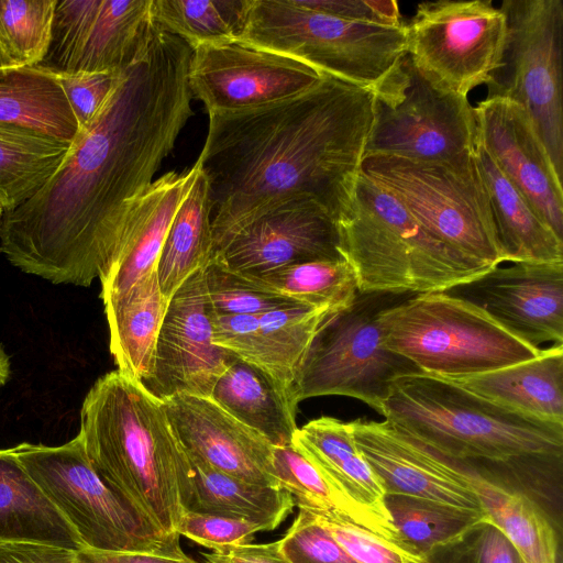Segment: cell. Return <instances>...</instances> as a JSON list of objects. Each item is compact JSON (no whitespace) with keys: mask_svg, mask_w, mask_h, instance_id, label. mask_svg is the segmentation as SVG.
<instances>
[{"mask_svg":"<svg viewBox=\"0 0 563 563\" xmlns=\"http://www.w3.org/2000/svg\"><path fill=\"white\" fill-rule=\"evenodd\" d=\"M353 438L386 495H406L484 511L467 482L443 455L387 421L350 422Z\"/></svg>","mask_w":563,"mask_h":563,"instance_id":"ffe728a7","label":"cell"},{"mask_svg":"<svg viewBox=\"0 0 563 563\" xmlns=\"http://www.w3.org/2000/svg\"><path fill=\"white\" fill-rule=\"evenodd\" d=\"M478 141L504 175L563 240V186L540 139L517 103L486 98L474 107Z\"/></svg>","mask_w":563,"mask_h":563,"instance_id":"44dd1931","label":"cell"},{"mask_svg":"<svg viewBox=\"0 0 563 563\" xmlns=\"http://www.w3.org/2000/svg\"><path fill=\"white\" fill-rule=\"evenodd\" d=\"M4 209H3V206L0 203V219L2 217V213H3ZM1 252V251H0Z\"/></svg>","mask_w":563,"mask_h":563,"instance_id":"db71d44e","label":"cell"},{"mask_svg":"<svg viewBox=\"0 0 563 563\" xmlns=\"http://www.w3.org/2000/svg\"><path fill=\"white\" fill-rule=\"evenodd\" d=\"M299 511L279 541L282 553L290 563H357L306 508Z\"/></svg>","mask_w":563,"mask_h":563,"instance_id":"b9f144b4","label":"cell"},{"mask_svg":"<svg viewBox=\"0 0 563 563\" xmlns=\"http://www.w3.org/2000/svg\"><path fill=\"white\" fill-rule=\"evenodd\" d=\"M340 310L292 306L261 314H214L213 342L289 389L320 327Z\"/></svg>","mask_w":563,"mask_h":563,"instance_id":"603a6c76","label":"cell"},{"mask_svg":"<svg viewBox=\"0 0 563 563\" xmlns=\"http://www.w3.org/2000/svg\"><path fill=\"white\" fill-rule=\"evenodd\" d=\"M210 398L274 448L292 444L298 405L289 389L255 365L233 355Z\"/></svg>","mask_w":563,"mask_h":563,"instance_id":"f1b7e54d","label":"cell"},{"mask_svg":"<svg viewBox=\"0 0 563 563\" xmlns=\"http://www.w3.org/2000/svg\"><path fill=\"white\" fill-rule=\"evenodd\" d=\"M152 0H57L48 51L51 73L122 71L143 53L155 30Z\"/></svg>","mask_w":563,"mask_h":563,"instance_id":"5bb4252c","label":"cell"},{"mask_svg":"<svg viewBox=\"0 0 563 563\" xmlns=\"http://www.w3.org/2000/svg\"><path fill=\"white\" fill-rule=\"evenodd\" d=\"M192 49L156 32L122 70L55 173L0 219V251L24 273L89 287L113 266L133 212L192 115Z\"/></svg>","mask_w":563,"mask_h":563,"instance_id":"6da1fadb","label":"cell"},{"mask_svg":"<svg viewBox=\"0 0 563 563\" xmlns=\"http://www.w3.org/2000/svg\"><path fill=\"white\" fill-rule=\"evenodd\" d=\"M207 297L214 314H261L301 303L256 285L211 258L205 266ZM305 306V305H302Z\"/></svg>","mask_w":563,"mask_h":563,"instance_id":"f35d334b","label":"cell"},{"mask_svg":"<svg viewBox=\"0 0 563 563\" xmlns=\"http://www.w3.org/2000/svg\"><path fill=\"white\" fill-rule=\"evenodd\" d=\"M0 563H77V551L47 544L8 543L0 545Z\"/></svg>","mask_w":563,"mask_h":563,"instance_id":"681fc988","label":"cell"},{"mask_svg":"<svg viewBox=\"0 0 563 563\" xmlns=\"http://www.w3.org/2000/svg\"><path fill=\"white\" fill-rule=\"evenodd\" d=\"M249 0H152L156 32L174 35L192 51L239 38Z\"/></svg>","mask_w":563,"mask_h":563,"instance_id":"d590c367","label":"cell"},{"mask_svg":"<svg viewBox=\"0 0 563 563\" xmlns=\"http://www.w3.org/2000/svg\"><path fill=\"white\" fill-rule=\"evenodd\" d=\"M0 123L70 143L79 133L55 74L40 66L0 68Z\"/></svg>","mask_w":563,"mask_h":563,"instance_id":"4dcf8cb0","label":"cell"},{"mask_svg":"<svg viewBox=\"0 0 563 563\" xmlns=\"http://www.w3.org/2000/svg\"><path fill=\"white\" fill-rule=\"evenodd\" d=\"M444 457L471 486L489 521L508 539L523 563H559V538L542 505L467 461Z\"/></svg>","mask_w":563,"mask_h":563,"instance_id":"484cf974","label":"cell"},{"mask_svg":"<svg viewBox=\"0 0 563 563\" xmlns=\"http://www.w3.org/2000/svg\"><path fill=\"white\" fill-rule=\"evenodd\" d=\"M122 71L53 73L60 84L79 125L86 128L102 108Z\"/></svg>","mask_w":563,"mask_h":563,"instance_id":"ee69618b","label":"cell"},{"mask_svg":"<svg viewBox=\"0 0 563 563\" xmlns=\"http://www.w3.org/2000/svg\"><path fill=\"white\" fill-rule=\"evenodd\" d=\"M233 354L213 342L205 267L170 298L159 330L152 376L143 384L157 397H211Z\"/></svg>","mask_w":563,"mask_h":563,"instance_id":"2e32d148","label":"cell"},{"mask_svg":"<svg viewBox=\"0 0 563 563\" xmlns=\"http://www.w3.org/2000/svg\"><path fill=\"white\" fill-rule=\"evenodd\" d=\"M201 555L206 563H290L282 553L279 541L229 547Z\"/></svg>","mask_w":563,"mask_h":563,"instance_id":"c3c4849f","label":"cell"},{"mask_svg":"<svg viewBox=\"0 0 563 563\" xmlns=\"http://www.w3.org/2000/svg\"><path fill=\"white\" fill-rule=\"evenodd\" d=\"M163 401L187 453L241 481L278 487L274 446L263 435L210 397L178 394Z\"/></svg>","mask_w":563,"mask_h":563,"instance_id":"7402d4cb","label":"cell"},{"mask_svg":"<svg viewBox=\"0 0 563 563\" xmlns=\"http://www.w3.org/2000/svg\"><path fill=\"white\" fill-rule=\"evenodd\" d=\"M321 76L306 63L240 38L194 49L188 74L192 97L208 113L279 101L311 88Z\"/></svg>","mask_w":563,"mask_h":563,"instance_id":"9a60e30c","label":"cell"},{"mask_svg":"<svg viewBox=\"0 0 563 563\" xmlns=\"http://www.w3.org/2000/svg\"><path fill=\"white\" fill-rule=\"evenodd\" d=\"M336 225L358 292L445 291L493 268L439 241L362 172Z\"/></svg>","mask_w":563,"mask_h":563,"instance_id":"5b68a950","label":"cell"},{"mask_svg":"<svg viewBox=\"0 0 563 563\" xmlns=\"http://www.w3.org/2000/svg\"><path fill=\"white\" fill-rule=\"evenodd\" d=\"M71 143L0 123V203L10 210L55 173Z\"/></svg>","mask_w":563,"mask_h":563,"instance_id":"e575fe53","label":"cell"},{"mask_svg":"<svg viewBox=\"0 0 563 563\" xmlns=\"http://www.w3.org/2000/svg\"><path fill=\"white\" fill-rule=\"evenodd\" d=\"M308 510L357 563H409L424 559L356 525L338 511Z\"/></svg>","mask_w":563,"mask_h":563,"instance_id":"ab89813d","label":"cell"},{"mask_svg":"<svg viewBox=\"0 0 563 563\" xmlns=\"http://www.w3.org/2000/svg\"><path fill=\"white\" fill-rule=\"evenodd\" d=\"M197 172H168L155 179L136 201L118 257L100 280L103 305L118 299L156 269L167 231Z\"/></svg>","mask_w":563,"mask_h":563,"instance_id":"cb8c5ba5","label":"cell"},{"mask_svg":"<svg viewBox=\"0 0 563 563\" xmlns=\"http://www.w3.org/2000/svg\"><path fill=\"white\" fill-rule=\"evenodd\" d=\"M374 97V123L365 156L441 161L474 152L478 126L468 98L431 82L408 55Z\"/></svg>","mask_w":563,"mask_h":563,"instance_id":"7c38bea8","label":"cell"},{"mask_svg":"<svg viewBox=\"0 0 563 563\" xmlns=\"http://www.w3.org/2000/svg\"><path fill=\"white\" fill-rule=\"evenodd\" d=\"M416 295V294H415ZM412 294L357 292L344 309L320 327L291 386V398L346 396L383 413L393 383L422 373L411 361L387 349L379 317Z\"/></svg>","mask_w":563,"mask_h":563,"instance_id":"9c48e42d","label":"cell"},{"mask_svg":"<svg viewBox=\"0 0 563 563\" xmlns=\"http://www.w3.org/2000/svg\"><path fill=\"white\" fill-rule=\"evenodd\" d=\"M449 382L507 410L563 424V344L542 349L529 361Z\"/></svg>","mask_w":563,"mask_h":563,"instance_id":"d4e9b609","label":"cell"},{"mask_svg":"<svg viewBox=\"0 0 563 563\" xmlns=\"http://www.w3.org/2000/svg\"><path fill=\"white\" fill-rule=\"evenodd\" d=\"M445 291L478 306L532 346L563 344V262L498 265Z\"/></svg>","mask_w":563,"mask_h":563,"instance_id":"ac0fdd59","label":"cell"},{"mask_svg":"<svg viewBox=\"0 0 563 563\" xmlns=\"http://www.w3.org/2000/svg\"><path fill=\"white\" fill-rule=\"evenodd\" d=\"M37 543L80 551L78 534L22 467L10 449L0 450V545Z\"/></svg>","mask_w":563,"mask_h":563,"instance_id":"83f0119b","label":"cell"},{"mask_svg":"<svg viewBox=\"0 0 563 563\" xmlns=\"http://www.w3.org/2000/svg\"><path fill=\"white\" fill-rule=\"evenodd\" d=\"M521 563H523L522 560H521Z\"/></svg>","mask_w":563,"mask_h":563,"instance_id":"11a10c76","label":"cell"},{"mask_svg":"<svg viewBox=\"0 0 563 563\" xmlns=\"http://www.w3.org/2000/svg\"><path fill=\"white\" fill-rule=\"evenodd\" d=\"M56 4L57 0H0V52L9 68L43 60Z\"/></svg>","mask_w":563,"mask_h":563,"instance_id":"74e56055","label":"cell"},{"mask_svg":"<svg viewBox=\"0 0 563 563\" xmlns=\"http://www.w3.org/2000/svg\"><path fill=\"white\" fill-rule=\"evenodd\" d=\"M475 156L485 180L504 262H563V240L504 175L477 141Z\"/></svg>","mask_w":563,"mask_h":563,"instance_id":"4316f807","label":"cell"},{"mask_svg":"<svg viewBox=\"0 0 563 563\" xmlns=\"http://www.w3.org/2000/svg\"><path fill=\"white\" fill-rule=\"evenodd\" d=\"M430 558L440 563H521V559L490 521H486L460 543Z\"/></svg>","mask_w":563,"mask_h":563,"instance_id":"f6af8a7d","label":"cell"},{"mask_svg":"<svg viewBox=\"0 0 563 563\" xmlns=\"http://www.w3.org/2000/svg\"><path fill=\"white\" fill-rule=\"evenodd\" d=\"M406 31L416 67L438 87L467 97L498 66L506 18L490 0L426 1Z\"/></svg>","mask_w":563,"mask_h":563,"instance_id":"4fadbf2b","label":"cell"},{"mask_svg":"<svg viewBox=\"0 0 563 563\" xmlns=\"http://www.w3.org/2000/svg\"><path fill=\"white\" fill-rule=\"evenodd\" d=\"M10 450L86 548L154 552L180 547L179 539L151 530L98 475L78 434L62 445L23 442Z\"/></svg>","mask_w":563,"mask_h":563,"instance_id":"8fae6325","label":"cell"},{"mask_svg":"<svg viewBox=\"0 0 563 563\" xmlns=\"http://www.w3.org/2000/svg\"><path fill=\"white\" fill-rule=\"evenodd\" d=\"M386 506L400 541L422 558L463 541L489 521L485 511L406 495H386Z\"/></svg>","mask_w":563,"mask_h":563,"instance_id":"836d02e7","label":"cell"},{"mask_svg":"<svg viewBox=\"0 0 563 563\" xmlns=\"http://www.w3.org/2000/svg\"><path fill=\"white\" fill-rule=\"evenodd\" d=\"M211 258L241 274L344 260L335 219L307 198L284 202L260 214L217 247Z\"/></svg>","mask_w":563,"mask_h":563,"instance_id":"e0dca14e","label":"cell"},{"mask_svg":"<svg viewBox=\"0 0 563 563\" xmlns=\"http://www.w3.org/2000/svg\"><path fill=\"white\" fill-rule=\"evenodd\" d=\"M239 38L373 92L407 55L405 23L344 19L300 0H249Z\"/></svg>","mask_w":563,"mask_h":563,"instance_id":"8992f818","label":"cell"},{"mask_svg":"<svg viewBox=\"0 0 563 563\" xmlns=\"http://www.w3.org/2000/svg\"><path fill=\"white\" fill-rule=\"evenodd\" d=\"M274 470L278 487L292 496L297 507L343 515L341 504L327 482L292 444L274 448Z\"/></svg>","mask_w":563,"mask_h":563,"instance_id":"60d3db41","label":"cell"},{"mask_svg":"<svg viewBox=\"0 0 563 563\" xmlns=\"http://www.w3.org/2000/svg\"><path fill=\"white\" fill-rule=\"evenodd\" d=\"M384 345L422 373L453 380L538 356L478 306L446 291L416 294L379 317Z\"/></svg>","mask_w":563,"mask_h":563,"instance_id":"52a82bcc","label":"cell"},{"mask_svg":"<svg viewBox=\"0 0 563 563\" xmlns=\"http://www.w3.org/2000/svg\"><path fill=\"white\" fill-rule=\"evenodd\" d=\"M374 92L322 74L264 106L209 113L197 159L209 186L213 251L260 214L312 199L338 220L349 206L374 123Z\"/></svg>","mask_w":563,"mask_h":563,"instance_id":"7a4b0ae2","label":"cell"},{"mask_svg":"<svg viewBox=\"0 0 563 563\" xmlns=\"http://www.w3.org/2000/svg\"><path fill=\"white\" fill-rule=\"evenodd\" d=\"M77 563H198L183 549L154 552L100 551L85 548L77 551Z\"/></svg>","mask_w":563,"mask_h":563,"instance_id":"7dc6e473","label":"cell"},{"mask_svg":"<svg viewBox=\"0 0 563 563\" xmlns=\"http://www.w3.org/2000/svg\"><path fill=\"white\" fill-rule=\"evenodd\" d=\"M292 445L327 482L347 519L406 547L387 509L384 487L357 448L350 422L332 417L310 420L297 429Z\"/></svg>","mask_w":563,"mask_h":563,"instance_id":"d6986e66","label":"cell"},{"mask_svg":"<svg viewBox=\"0 0 563 563\" xmlns=\"http://www.w3.org/2000/svg\"><path fill=\"white\" fill-rule=\"evenodd\" d=\"M409 563H440V562L437 561L434 558H424L419 561H413V562H409Z\"/></svg>","mask_w":563,"mask_h":563,"instance_id":"816d5d0a","label":"cell"},{"mask_svg":"<svg viewBox=\"0 0 563 563\" xmlns=\"http://www.w3.org/2000/svg\"><path fill=\"white\" fill-rule=\"evenodd\" d=\"M382 416L433 451L503 468L538 500V488L561 486L563 424L536 420L424 373L397 378Z\"/></svg>","mask_w":563,"mask_h":563,"instance_id":"277c9868","label":"cell"},{"mask_svg":"<svg viewBox=\"0 0 563 563\" xmlns=\"http://www.w3.org/2000/svg\"><path fill=\"white\" fill-rule=\"evenodd\" d=\"M187 454L192 468L189 510L250 521L264 531L277 529L292 512L296 504L287 490L241 481Z\"/></svg>","mask_w":563,"mask_h":563,"instance_id":"1f68e13d","label":"cell"},{"mask_svg":"<svg viewBox=\"0 0 563 563\" xmlns=\"http://www.w3.org/2000/svg\"><path fill=\"white\" fill-rule=\"evenodd\" d=\"M243 275L265 290L313 308L342 310L358 292L354 273L344 260L307 262Z\"/></svg>","mask_w":563,"mask_h":563,"instance_id":"8d00e7d4","label":"cell"},{"mask_svg":"<svg viewBox=\"0 0 563 563\" xmlns=\"http://www.w3.org/2000/svg\"><path fill=\"white\" fill-rule=\"evenodd\" d=\"M506 36L486 98L519 104L563 176V1L504 0Z\"/></svg>","mask_w":563,"mask_h":563,"instance_id":"30bf717a","label":"cell"},{"mask_svg":"<svg viewBox=\"0 0 563 563\" xmlns=\"http://www.w3.org/2000/svg\"><path fill=\"white\" fill-rule=\"evenodd\" d=\"M103 306L110 352L118 371L130 379L146 382L153 373L157 339L168 306L156 269Z\"/></svg>","mask_w":563,"mask_h":563,"instance_id":"f546056e","label":"cell"},{"mask_svg":"<svg viewBox=\"0 0 563 563\" xmlns=\"http://www.w3.org/2000/svg\"><path fill=\"white\" fill-rule=\"evenodd\" d=\"M85 452L98 475L154 532L179 539L192 468L162 398L118 369L99 377L80 410Z\"/></svg>","mask_w":563,"mask_h":563,"instance_id":"3957f363","label":"cell"},{"mask_svg":"<svg viewBox=\"0 0 563 563\" xmlns=\"http://www.w3.org/2000/svg\"><path fill=\"white\" fill-rule=\"evenodd\" d=\"M264 529L253 522L186 509L179 518L177 534L211 551L252 543Z\"/></svg>","mask_w":563,"mask_h":563,"instance_id":"7bdbcfd3","label":"cell"},{"mask_svg":"<svg viewBox=\"0 0 563 563\" xmlns=\"http://www.w3.org/2000/svg\"><path fill=\"white\" fill-rule=\"evenodd\" d=\"M306 7L355 21L382 24L401 22L398 3L393 0H300Z\"/></svg>","mask_w":563,"mask_h":563,"instance_id":"bcb514c9","label":"cell"},{"mask_svg":"<svg viewBox=\"0 0 563 563\" xmlns=\"http://www.w3.org/2000/svg\"><path fill=\"white\" fill-rule=\"evenodd\" d=\"M0 68H9L1 52H0Z\"/></svg>","mask_w":563,"mask_h":563,"instance_id":"f5cc1de1","label":"cell"},{"mask_svg":"<svg viewBox=\"0 0 563 563\" xmlns=\"http://www.w3.org/2000/svg\"><path fill=\"white\" fill-rule=\"evenodd\" d=\"M361 172L439 241L489 266L504 263L475 150L441 161L367 155Z\"/></svg>","mask_w":563,"mask_h":563,"instance_id":"ba28073f","label":"cell"},{"mask_svg":"<svg viewBox=\"0 0 563 563\" xmlns=\"http://www.w3.org/2000/svg\"><path fill=\"white\" fill-rule=\"evenodd\" d=\"M10 376V358L0 344V388L7 383Z\"/></svg>","mask_w":563,"mask_h":563,"instance_id":"f907efd6","label":"cell"},{"mask_svg":"<svg viewBox=\"0 0 563 563\" xmlns=\"http://www.w3.org/2000/svg\"><path fill=\"white\" fill-rule=\"evenodd\" d=\"M195 179L178 206L156 266L161 290L169 302L175 291L213 254L212 205L208 180L196 162Z\"/></svg>","mask_w":563,"mask_h":563,"instance_id":"d6a6232c","label":"cell"}]
</instances>
